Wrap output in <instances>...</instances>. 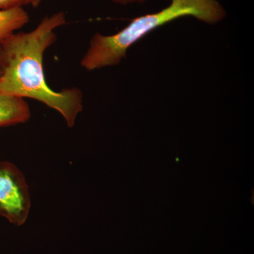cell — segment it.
Here are the masks:
<instances>
[{
  "mask_svg": "<svg viewBox=\"0 0 254 254\" xmlns=\"http://www.w3.org/2000/svg\"><path fill=\"white\" fill-rule=\"evenodd\" d=\"M66 23L65 13L58 11L45 16L31 31L15 32L1 41L0 95L38 100L61 114L67 126L73 127L83 110L81 90L54 91L47 83L43 68L45 52L56 41V30Z\"/></svg>",
  "mask_w": 254,
  "mask_h": 254,
  "instance_id": "cell-1",
  "label": "cell"
},
{
  "mask_svg": "<svg viewBox=\"0 0 254 254\" xmlns=\"http://www.w3.org/2000/svg\"><path fill=\"white\" fill-rule=\"evenodd\" d=\"M187 16L215 25L226 17V11L218 0H170L166 7L133 18L115 34L95 33L82 58L81 66L89 71L117 66L126 58L128 48L136 42L157 28Z\"/></svg>",
  "mask_w": 254,
  "mask_h": 254,
  "instance_id": "cell-2",
  "label": "cell"
},
{
  "mask_svg": "<svg viewBox=\"0 0 254 254\" xmlns=\"http://www.w3.org/2000/svg\"><path fill=\"white\" fill-rule=\"evenodd\" d=\"M31 196L26 178L14 164L0 162V215L16 226L27 220Z\"/></svg>",
  "mask_w": 254,
  "mask_h": 254,
  "instance_id": "cell-3",
  "label": "cell"
},
{
  "mask_svg": "<svg viewBox=\"0 0 254 254\" xmlns=\"http://www.w3.org/2000/svg\"><path fill=\"white\" fill-rule=\"evenodd\" d=\"M30 118L31 111L24 99L0 95V127L24 123Z\"/></svg>",
  "mask_w": 254,
  "mask_h": 254,
  "instance_id": "cell-4",
  "label": "cell"
},
{
  "mask_svg": "<svg viewBox=\"0 0 254 254\" xmlns=\"http://www.w3.org/2000/svg\"><path fill=\"white\" fill-rule=\"evenodd\" d=\"M28 21L29 16L23 7L0 10V43L24 26Z\"/></svg>",
  "mask_w": 254,
  "mask_h": 254,
  "instance_id": "cell-5",
  "label": "cell"
},
{
  "mask_svg": "<svg viewBox=\"0 0 254 254\" xmlns=\"http://www.w3.org/2000/svg\"><path fill=\"white\" fill-rule=\"evenodd\" d=\"M30 0H0V10L22 7L23 5H29Z\"/></svg>",
  "mask_w": 254,
  "mask_h": 254,
  "instance_id": "cell-6",
  "label": "cell"
},
{
  "mask_svg": "<svg viewBox=\"0 0 254 254\" xmlns=\"http://www.w3.org/2000/svg\"><path fill=\"white\" fill-rule=\"evenodd\" d=\"M114 4L127 6L132 4H143L147 0H108Z\"/></svg>",
  "mask_w": 254,
  "mask_h": 254,
  "instance_id": "cell-7",
  "label": "cell"
},
{
  "mask_svg": "<svg viewBox=\"0 0 254 254\" xmlns=\"http://www.w3.org/2000/svg\"><path fill=\"white\" fill-rule=\"evenodd\" d=\"M43 0H30L29 5L33 6V7H38Z\"/></svg>",
  "mask_w": 254,
  "mask_h": 254,
  "instance_id": "cell-8",
  "label": "cell"
},
{
  "mask_svg": "<svg viewBox=\"0 0 254 254\" xmlns=\"http://www.w3.org/2000/svg\"><path fill=\"white\" fill-rule=\"evenodd\" d=\"M1 73H2V62H1V57L0 54V76H1Z\"/></svg>",
  "mask_w": 254,
  "mask_h": 254,
  "instance_id": "cell-9",
  "label": "cell"
}]
</instances>
